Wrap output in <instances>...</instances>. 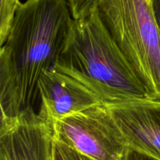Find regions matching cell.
<instances>
[{
  "mask_svg": "<svg viewBox=\"0 0 160 160\" xmlns=\"http://www.w3.org/2000/svg\"><path fill=\"white\" fill-rule=\"evenodd\" d=\"M55 140L95 160H124L128 147L104 104L52 123Z\"/></svg>",
  "mask_w": 160,
  "mask_h": 160,
  "instance_id": "cell-4",
  "label": "cell"
},
{
  "mask_svg": "<svg viewBox=\"0 0 160 160\" xmlns=\"http://www.w3.org/2000/svg\"><path fill=\"white\" fill-rule=\"evenodd\" d=\"M52 125L34 109L1 119L0 160H54Z\"/></svg>",
  "mask_w": 160,
  "mask_h": 160,
  "instance_id": "cell-5",
  "label": "cell"
},
{
  "mask_svg": "<svg viewBox=\"0 0 160 160\" xmlns=\"http://www.w3.org/2000/svg\"><path fill=\"white\" fill-rule=\"evenodd\" d=\"M124 160H157L152 157L128 148Z\"/></svg>",
  "mask_w": 160,
  "mask_h": 160,
  "instance_id": "cell-11",
  "label": "cell"
},
{
  "mask_svg": "<svg viewBox=\"0 0 160 160\" xmlns=\"http://www.w3.org/2000/svg\"><path fill=\"white\" fill-rule=\"evenodd\" d=\"M53 157L54 160H95L56 140L54 141Z\"/></svg>",
  "mask_w": 160,
  "mask_h": 160,
  "instance_id": "cell-10",
  "label": "cell"
},
{
  "mask_svg": "<svg viewBox=\"0 0 160 160\" xmlns=\"http://www.w3.org/2000/svg\"><path fill=\"white\" fill-rule=\"evenodd\" d=\"M52 69L79 82L104 105L150 100L97 9L73 19L63 51Z\"/></svg>",
  "mask_w": 160,
  "mask_h": 160,
  "instance_id": "cell-2",
  "label": "cell"
},
{
  "mask_svg": "<svg viewBox=\"0 0 160 160\" xmlns=\"http://www.w3.org/2000/svg\"><path fill=\"white\" fill-rule=\"evenodd\" d=\"M151 3L160 32V0H151Z\"/></svg>",
  "mask_w": 160,
  "mask_h": 160,
  "instance_id": "cell-12",
  "label": "cell"
},
{
  "mask_svg": "<svg viewBox=\"0 0 160 160\" xmlns=\"http://www.w3.org/2000/svg\"><path fill=\"white\" fill-rule=\"evenodd\" d=\"M99 0H67L74 20L82 18L96 9Z\"/></svg>",
  "mask_w": 160,
  "mask_h": 160,
  "instance_id": "cell-9",
  "label": "cell"
},
{
  "mask_svg": "<svg viewBox=\"0 0 160 160\" xmlns=\"http://www.w3.org/2000/svg\"><path fill=\"white\" fill-rule=\"evenodd\" d=\"M131 149L160 160V101L106 105Z\"/></svg>",
  "mask_w": 160,
  "mask_h": 160,
  "instance_id": "cell-6",
  "label": "cell"
},
{
  "mask_svg": "<svg viewBox=\"0 0 160 160\" xmlns=\"http://www.w3.org/2000/svg\"><path fill=\"white\" fill-rule=\"evenodd\" d=\"M38 113L52 125L56 120L102 104L100 98L84 86L51 69L38 82Z\"/></svg>",
  "mask_w": 160,
  "mask_h": 160,
  "instance_id": "cell-7",
  "label": "cell"
},
{
  "mask_svg": "<svg viewBox=\"0 0 160 160\" xmlns=\"http://www.w3.org/2000/svg\"><path fill=\"white\" fill-rule=\"evenodd\" d=\"M20 0H1L0 2V45L6 42Z\"/></svg>",
  "mask_w": 160,
  "mask_h": 160,
  "instance_id": "cell-8",
  "label": "cell"
},
{
  "mask_svg": "<svg viewBox=\"0 0 160 160\" xmlns=\"http://www.w3.org/2000/svg\"><path fill=\"white\" fill-rule=\"evenodd\" d=\"M96 9L149 99L160 101V32L151 0H99Z\"/></svg>",
  "mask_w": 160,
  "mask_h": 160,
  "instance_id": "cell-3",
  "label": "cell"
},
{
  "mask_svg": "<svg viewBox=\"0 0 160 160\" xmlns=\"http://www.w3.org/2000/svg\"><path fill=\"white\" fill-rule=\"evenodd\" d=\"M73 18L67 0H26L0 49L1 119L34 109L42 75L62 52Z\"/></svg>",
  "mask_w": 160,
  "mask_h": 160,
  "instance_id": "cell-1",
  "label": "cell"
}]
</instances>
